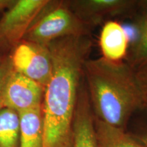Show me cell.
Returning <instances> with one entry per match:
<instances>
[{
	"label": "cell",
	"instance_id": "1",
	"mask_svg": "<svg viewBox=\"0 0 147 147\" xmlns=\"http://www.w3.org/2000/svg\"><path fill=\"white\" fill-rule=\"evenodd\" d=\"M92 46L90 36L65 37L48 45L53 71L42 103L43 147H73L74 117Z\"/></svg>",
	"mask_w": 147,
	"mask_h": 147
},
{
	"label": "cell",
	"instance_id": "2",
	"mask_svg": "<svg viewBox=\"0 0 147 147\" xmlns=\"http://www.w3.org/2000/svg\"><path fill=\"white\" fill-rule=\"evenodd\" d=\"M83 78L95 117L127 130L132 116L143 106L133 69L125 61L89 59L84 65Z\"/></svg>",
	"mask_w": 147,
	"mask_h": 147
},
{
	"label": "cell",
	"instance_id": "3",
	"mask_svg": "<svg viewBox=\"0 0 147 147\" xmlns=\"http://www.w3.org/2000/svg\"><path fill=\"white\" fill-rule=\"evenodd\" d=\"M91 31L71 10L68 0H49L23 40L48 47L65 37L90 36Z\"/></svg>",
	"mask_w": 147,
	"mask_h": 147
},
{
	"label": "cell",
	"instance_id": "4",
	"mask_svg": "<svg viewBox=\"0 0 147 147\" xmlns=\"http://www.w3.org/2000/svg\"><path fill=\"white\" fill-rule=\"evenodd\" d=\"M49 0H16L0 18V46L15 47Z\"/></svg>",
	"mask_w": 147,
	"mask_h": 147
},
{
	"label": "cell",
	"instance_id": "5",
	"mask_svg": "<svg viewBox=\"0 0 147 147\" xmlns=\"http://www.w3.org/2000/svg\"><path fill=\"white\" fill-rule=\"evenodd\" d=\"M79 19L91 29L110 21L132 18L140 1L136 0H68Z\"/></svg>",
	"mask_w": 147,
	"mask_h": 147
},
{
	"label": "cell",
	"instance_id": "6",
	"mask_svg": "<svg viewBox=\"0 0 147 147\" xmlns=\"http://www.w3.org/2000/svg\"><path fill=\"white\" fill-rule=\"evenodd\" d=\"M14 70L46 87L53 71L49 47L22 40L10 57Z\"/></svg>",
	"mask_w": 147,
	"mask_h": 147
},
{
	"label": "cell",
	"instance_id": "7",
	"mask_svg": "<svg viewBox=\"0 0 147 147\" xmlns=\"http://www.w3.org/2000/svg\"><path fill=\"white\" fill-rule=\"evenodd\" d=\"M45 87L14 71L5 85L3 108L17 113L42 106Z\"/></svg>",
	"mask_w": 147,
	"mask_h": 147
},
{
	"label": "cell",
	"instance_id": "8",
	"mask_svg": "<svg viewBox=\"0 0 147 147\" xmlns=\"http://www.w3.org/2000/svg\"><path fill=\"white\" fill-rule=\"evenodd\" d=\"M94 119L87 87L82 78L74 117L73 147H96Z\"/></svg>",
	"mask_w": 147,
	"mask_h": 147
},
{
	"label": "cell",
	"instance_id": "9",
	"mask_svg": "<svg viewBox=\"0 0 147 147\" xmlns=\"http://www.w3.org/2000/svg\"><path fill=\"white\" fill-rule=\"evenodd\" d=\"M130 44V36L119 21H110L102 25L99 46L102 58L111 62L125 61Z\"/></svg>",
	"mask_w": 147,
	"mask_h": 147
},
{
	"label": "cell",
	"instance_id": "10",
	"mask_svg": "<svg viewBox=\"0 0 147 147\" xmlns=\"http://www.w3.org/2000/svg\"><path fill=\"white\" fill-rule=\"evenodd\" d=\"M133 37L125 61L134 71L147 65V0L140 1L133 16Z\"/></svg>",
	"mask_w": 147,
	"mask_h": 147
},
{
	"label": "cell",
	"instance_id": "11",
	"mask_svg": "<svg viewBox=\"0 0 147 147\" xmlns=\"http://www.w3.org/2000/svg\"><path fill=\"white\" fill-rule=\"evenodd\" d=\"M18 114L20 129L19 147H43L42 106Z\"/></svg>",
	"mask_w": 147,
	"mask_h": 147
},
{
	"label": "cell",
	"instance_id": "12",
	"mask_svg": "<svg viewBox=\"0 0 147 147\" xmlns=\"http://www.w3.org/2000/svg\"><path fill=\"white\" fill-rule=\"evenodd\" d=\"M96 147H145L133 134L100 121L95 117Z\"/></svg>",
	"mask_w": 147,
	"mask_h": 147
},
{
	"label": "cell",
	"instance_id": "13",
	"mask_svg": "<svg viewBox=\"0 0 147 147\" xmlns=\"http://www.w3.org/2000/svg\"><path fill=\"white\" fill-rule=\"evenodd\" d=\"M18 114L7 108L0 109V147H19Z\"/></svg>",
	"mask_w": 147,
	"mask_h": 147
},
{
	"label": "cell",
	"instance_id": "14",
	"mask_svg": "<svg viewBox=\"0 0 147 147\" xmlns=\"http://www.w3.org/2000/svg\"><path fill=\"white\" fill-rule=\"evenodd\" d=\"M14 71L10 57L3 59L0 63V109L3 108V95L5 85Z\"/></svg>",
	"mask_w": 147,
	"mask_h": 147
},
{
	"label": "cell",
	"instance_id": "15",
	"mask_svg": "<svg viewBox=\"0 0 147 147\" xmlns=\"http://www.w3.org/2000/svg\"><path fill=\"white\" fill-rule=\"evenodd\" d=\"M144 106L147 107V65L134 71Z\"/></svg>",
	"mask_w": 147,
	"mask_h": 147
},
{
	"label": "cell",
	"instance_id": "16",
	"mask_svg": "<svg viewBox=\"0 0 147 147\" xmlns=\"http://www.w3.org/2000/svg\"><path fill=\"white\" fill-rule=\"evenodd\" d=\"M142 107L144 108L145 111L147 113V107L146 106H142ZM144 145L145 147H147V123L144 126V127L141 129V130L137 134H133Z\"/></svg>",
	"mask_w": 147,
	"mask_h": 147
},
{
	"label": "cell",
	"instance_id": "17",
	"mask_svg": "<svg viewBox=\"0 0 147 147\" xmlns=\"http://www.w3.org/2000/svg\"><path fill=\"white\" fill-rule=\"evenodd\" d=\"M16 0H0V11L9 9L14 4Z\"/></svg>",
	"mask_w": 147,
	"mask_h": 147
},
{
	"label": "cell",
	"instance_id": "18",
	"mask_svg": "<svg viewBox=\"0 0 147 147\" xmlns=\"http://www.w3.org/2000/svg\"><path fill=\"white\" fill-rule=\"evenodd\" d=\"M2 60H3V59H1V57H0V63H1V61H2Z\"/></svg>",
	"mask_w": 147,
	"mask_h": 147
}]
</instances>
